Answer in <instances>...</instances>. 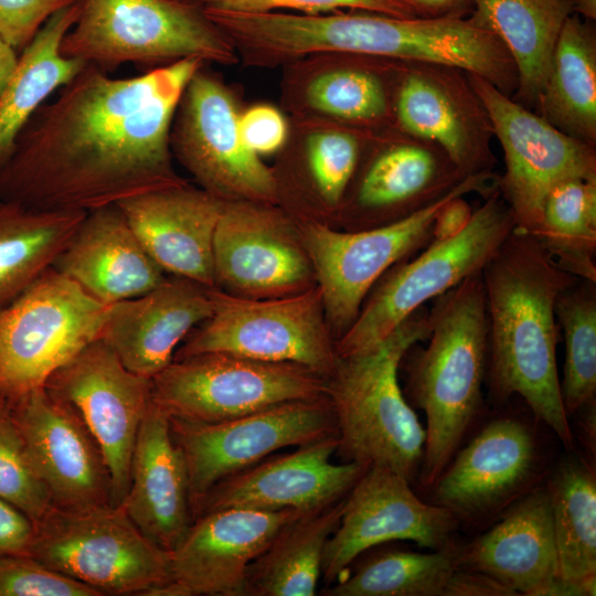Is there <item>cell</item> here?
<instances>
[{
	"label": "cell",
	"mask_w": 596,
	"mask_h": 596,
	"mask_svg": "<svg viewBox=\"0 0 596 596\" xmlns=\"http://www.w3.org/2000/svg\"><path fill=\"white\" fill-rule=\"evenodd\" d=\"M205 64L183 58L128 78L84 66L22 130L0 173V201L89 212L185 183L173 168L170 132L189 81Z\"/></svg>",
	"instance_id": "obj_1"
},
{
	"label": "cell",
	"mask_w": 596,
	"mask_h": 596,
	"mask_svg": "<svg viewBox=\"0 0 596 596\" xmlns=\"http://www.w3.org/2000/svg\"><path fill=\"white\" fill-rule=\"evenodd\" d=\"M488 315V380L498 402L521 396L567 450L574 434L556 365L555 302L578 278L531 234L513 230L481 270Z\"/></svg>",
	"instance_id": "obj_2"
},
{
	"label": "cell",
	"mask_w": 596,
	"mask_h": 596,
	"mask_svg": "<svg viewBox=\"0 0 596 596\" xmlns=\"http://www.w3.org/2000/svg\"><path fill=\"white\" fill-rule=\"evenodd\" d=\"M433 300L428 344L403 355L408 404L426 416L418 472L424 488L434 486L479 414L489 353L481 272Z\"/></svg>",
	"instance_id": "obj_3"
},
{
	"label": "cell",
	"mask_w": 596,
	"mask_h": 596,
	"mask_svg": "<svg viewBox=\"0 0 596 596\" xmlns=\"http://www.w3.org/2000/svg\"><path fill=\"white\" fill-rule=\"evenodd\" d=\"M423 306L372 349L338 358L327 379L343 462L390 469L412 482L422 465L426 433L400 387L405 352L428 339Z\"/></svg>",
	"instance_id": "obj_4"
},
{
	"label": "cell",
	"mask_w": 596,
	"mask_h": 596,
	"mask_svg": "<svg viewBox=\"0 0 596 596\" xmlns=\"http://www.w3.org/2000/svg\"><path fill=\"white\" fill-rule=\"evenodd\" d=\"M281 39L294 60L360 54L435 63L480 76L510 97L518 87V72L504 45L467 18H398L361 10L291 14Z\"/></svg>",
	"instance_id": "obj_5"
},
{
	"label": "cell",
	"mask_w": 596,
	"mask_h": 596,
	"mask_svg": "<svg viewBox=\"0 0 596 596\" xmlns=\"http://www.w3.org/2000/svg\"><path fill=\"white\" fill-rule=\"evenodd\" d=\"M60 53L107 73L127 63L151 70L190 57L222 65L238 61L193 0H81Z\"/></svg>",
	"instance_id": "obj_6"
},
{
	"label": "cell",
	"mask_w": 596,
	"mask_h": 596,
	"mask_svg": "<svg viewBox=\"0 0 596 596\" xmlns=\"http://www.w3.org/2000/svg\"><path fill=\"white\" fill-rule=\"evenodd\" d=\"M483 198L459 234L432 241L414 259L400 262L381 277L353 323L336 342L338 356L372 349L427 301L482 270L515 227L498 188Z\"/></svg>",
	"instance_id": "obj_7"
},
{
	"label": "cell",
	"mask_w": 596,
	"mask_h": 596,
	"mask_svg": "<svg viewBox=\"0 0 596 596\" xmlns=\"http://www.w3.org/2000/svg\"><path fill=\"white\" fill-rule=\"evenodd\" d=\"M28 554L102 596H149L171 581L170 552L149 540L121 505H53L34 522Z\"/></svg>",
	"instance_id": "obj_8"
},
{
	"label": "cell",
	"mask_w": 596,
	"mask_h": 596,
	"mask_svg": "<svg viewBox=\"0 0 596 596\" xmlns=\"http://www.w3.org/2000/svg\"><path fill=\"white\" fill-rule=\"evenodd\" d=\"M498 178L494 172L468 175L434 203L381 226L340 232L319 222L305 223L300 238L330 328L339 337L345 332L377 280L432 242L433 222L445 202L469 193L485 196L498 187Z\"/></svg>",
	"instance_id": "obj_9"
},
{
	"label": "cell",
	"mask_w": 596,
	"mask_h": 596,
	"mask_svg": "<svg viewBox=\"0 0 596 596\" xmlns=\"http://www.w3.org/2000/svg\"><path fill=\"white\" fill-rule=\"evenodd\" d=\"M211 316L183 340L173 360L227 353L252 360L295 363L324 376L333 371L338 354L319 288L255 298L210 288Z\"/></svg>",
	"instance_id": "obj_10"
},
{
	"label": "cell",
	"mask_w": 596,
	"mask_h": 596,
	"mask_svg": "<svg viewBox=\"0 0 596 596\" xmlns=\"http://www.w3.org/2000/svg\"><path fill=\"white\" fill-rule=\"evenodd\" d=\"M108 305L50 267L0 309V397L43 386L50 375L100 338Z\"/></svg>",
	"instance_id": "obj_11"
},
{
	"label": "cell",
	"mask_w": 596,
	"mask_h": 596,
	"mask_svg": "<svg viewBox=\"0 0 596 596\" xmlns=\"http://www.w3.org/2000/svg\"><path fill=\"white\" fill-rule=\"evenodd\" d=\"M327 379L300 364L202 353L173 360L155 375L151 402L171 419L216 423L327 396Z\"/></svg>",
	"instance_id": "obj_12"
},
{
	"label": "cell",
	"mask_w": 596,
	"mask_h": 596,
	"mask_svg": "<svg viewBox=\"0 0 596 596\" xmlns=\"http://www.w3.org/2000/svg\"><path fill=\"white\" fill-rule=\"evenodd\" d=\"M234 92L203 65L189 81L170 132L172 155L201 189L223 201L273 204V170L244 143Z\"/></svg>",
	"instance_id": "obj_13"
},
{
	"label": "cell",
	"mask_w": 596,
	"mask_h": 596,
	"mask_svg": "<svg viewBox=\"0 0 596 596\" xmlns=\"http://www.w3.org/2000/svg\"><path fill=\"white\" fill-rule=\"evenodd\" d=\"M468 77L504 155L498 190L512 211L514 230L533 235L554 185L572 178H596V147L556 129L482 77L469 73Z\"/></svg>",
	"instance_id": "obj_14"
},
{
	"label": "cell",
	"mask_w": 596,
	"mask_h": 596,
	"mask_svg": "<svg viewBox=\"0 0 596 596\" xmlns=\"http://www.w3.org/2000/svg\"><path fill=\"white\" fill-rule=\"evenodd\" d=\"M188 470L191 509L219 481L287 447L337 434L327 396L298 400L216 423L171 419Z\"/></svg>",
	"instance_id": "obj_15"
},
{
	"label": "cell",
	"mask_w": 596,
	"mask_h": 596,
	"mask_svg": "<svg viewBox=\"0 0 596 596\" xmlns=\"http://www.w3.org/2000/svg\"><path fill=\"white\" fill-rule=\"evenodd\" d=\"M67 403L98 444L111 481V504L120 505L130 481L131 456L151 403V379L128 370L102 339L82 349L43 385Z\"/></svg>",
	"instance_id": "obj_16"
},
{
	"label": "cell",
	"mask_w": 596,
	"mask_h": 596,
	"mask_svg": "<svg viewBox=\"0 0 596 596\" xmlns=\"http://www.w3.org/2000/svg\"><path fill=\"white\" fill-rule=\"evenodd\" d=\"M458 523L447 509L422 501L401 475L369 467L344 498L339 525L324 547L321 577L333 584L360 555L391 541L450 546Z\"/></svg>",
	"instance_id": "obj_17"
},
{
	"label": "cell",
	"mask_w": 596,
	"mask_h": 596,
	"mask_svg": "<svg viewBox=\"0 0 596 596\" xmlns=\"http://www.w3.org/2000/svg\"><path fill=\"white\" fill-rule=\"evenodd\" d=\"M393 127L441 148L460 172H493L489 114L468 73L454 66L404 62L393 100Z\"/></svg>",
	"instance_id": "obj_18"
},
{
	"label": "cell",
	"mask_w": 596,
	"mask_h": 596,
	"mask_svg": "<svg viewBox=\"0 0 596 596\" xmlns=\"http://www.w3.org/2000/svg\"><path fill=\"white\" fill-rule=\"evenodd\" d=\"M272 205L224 201L213 240L215 287L255 298L309 288L313 269L301 238Z\"/></svg>",
	"instance_id": "obj_19"
},
{
	"label": "cell",
	"mask_w": 596,
	"mask_h": 596,
	"mask_svg": "<svg viewBox=\"0 0 596 596\" xmlns=\"http://www.w3.org/2000/svg\"><path fill=\"white\" fill-rule=\"evenodd\" d=\"M12 419L53 505L111 504L104 455L77 413L44 386L8 400ZM113 505V504H111Z\"/></svg>",
	"instance_id": "obj_20"
},
{
	"label": "cell",
	"mask_w": 596,
	"mask_h": 596,
	"mask_svg": "<svg viewBox=\"0 0 596 596\" xmlns=\"http://www.w3.org/2000/svg\"><path fill=\"white\" fill-rule=\"evenodd\" d=\"M465 178L441 148L389 127L365 145L348 191L350 211L358 230L385 225L434 203Z\"/></svg>",
	"instance_id": "obj_21"
},
{
	"label": "cell",
	"mask_w": 596,
	"mask_h": 596,
	"mask_svg": "<svg viewBox=\"0 0 596 596\" xmlns=\"http://www.w3.org/2000/svg\"><path fill=\"white\" fill-rule=\"evenodd\" d=\"M533 433L521 421H491L457 451L430 488L432 503L457 520L479 522L503 512L539 479Z\"/></svg>",
	"instance_id": "obj_22"
},
{
	"label": "cell",
	"mask_w": 596,
	"mask_h": 596,
	"mask_svg": "<svg viewBox=\"0 0 596 596\" xmlns=\"http://www.w3.org/2000/svg\"><path fill=\"white\" fill-rule=\"evenodd\" d=\"M338 436L273 454L214 485L194 505L193 520L223 508L308 512L344 498L369 468L333 462Z\"/></svg>",
	"instance_id": "obj_23"
},
{
	"label": "cell",
	"mask_w": 596,
	"mask_h": 596,
	"mask_svg": "<svg viewBox=\"0 0 596 596\" xmlns=\"http://www.w3.org/2000/svg\"><path fill=\"white\" fill-rule=\"evenodd\" d=\"M302 513L223 508L196 517L170 552V583L177 596H245L251 564Z\"/></svg>",
	"instance_id": "obj_24"
},
{
	"label": "cell",
	"mask_w": 596,
	"mask_h": 596,
	"mask_svg": "<svg viewBox=\"0 0 596 596\" xmlns=\"http://www.w3.org/2000/svg\"><path fill=\"white\" fill-rule=\"evenodd\" d=\"M223 204V200L185 182L116 205L164 273L215 287L213 240Z\"/></svg>",
	"instance_id": "obj_25"
},
{
	"label": "cell",
	"mask_w": 596,
	"mask_h": 596,
	"mask_svg": "<svg viewBox=\"0 0 596 596\" xmlns=\"http://www.w3.org/2000/svg\"><path fill=\"white\" fill-rule=\"evenodd\" d=\"M210 288L172 276L156 288L108 306L100 334L131 372L152 379L213 309Z\"/></svg>",
	"instance_id": "obj_26"
},
{
	"label": "cell",
	"mask_w": 596,
	"mask_h": 596,
	"mask_svg": "<svg viewBox=\"0 0 596 596\" xmlns=\"http://www.w3.org/2000/svg\"><path fill=\"white\" fill-rule=\"evenodd\" d=\"M460 567L497 581L513 595L546 596L560 577L550 494L535 487L489 531L457 547Z\"/></svg>",
	"instance_id": "obj_27"
},
{
	"label": "cell",
	"mask_w": 596,
	"mask_h": 596,
	"mask_svg": "<svg viewBox=\"0 0 596 596\" xmlns=\"http://www.w3.org/2000/svg\"><path fill=\"white\" fill-rule=\"evenodd\" d=\"M52 267L108 306L140 296L167 277L116 204L87 212Z\"/></svg>",
	"instance_id": "obj_28"
},
{
	"label": "cell",
	"mask_w": 596,
	"mask_h": 596,
	"mask_svg": "<svg viewBox=\"0 0 596 596\" xmlns=\"http://www.w3.org/2000/svg\"><path fill=\"white\" fill-rule=\"evenodd\" d=\"M120 505L149 540L168 552L193 521L184 457L169 417L152 402L138 430L129 487Z\"/></svg>",
	"instance_id": "obj_29"
},
{
	"label": "cell",
	"mask_w": 596,
	"mask_h": 596,
	"mask_svg": "<svg viewBox=\"0 0 596 596\" xmlns=\"http://www.w3.org/2000/svg\"><path fill=\"white\" fill-rule=\"evenodd\" d=\"M307 57L297 84L299 108L326 121L379 131L393 127V100L403 61L360 54Z\"/></svg>",
	"instance_id": "obj_30"
},
{
	"label": "cell",
	"mask_w": 596,
	"mask_h": 596,
	"mask_svg": "<svg viewBox=\"0 0 596 596\" xmlns=\"http://www.w3.org/2000/svg\"><path fill=\"white\" fill-rule=\"evenodd\" d=\"M572 13L571 0H475L467 17L504 45L518 72L511 98L532 111L538 108L562 28Z\"/></svg>",
	"instance_id": "obj_31"
},
{
	"label": "cell",
	"mask_w": 596,
	"mask_h": 596,
	"mask_svg": "<svg viewBox=\"0 0 596 596\" xmlns=\"http://www.w3.org/2000/svg\"><path fill=\"white\" fill-rule=\"evenodd\" d=\"M81 0L56 12L19 54L18 64L0 93V173L32 116L86 64L60 53L63 36L76 22Z\"/></svg>",
	"instance_id": "obj_32"
},
{
	"label": "cell",
	"mask_w": 596,
	"mask_h": 596,
	"mask_svg": "<svg viewBox=\"0 0 596 596\" xmlns=\"http://www.w3.org/2000/svg\"><path fill=\"white\" fill-rule=\"evenodd\" d=\"M344 498L285 524L251 564L245 596L315 595L324 547L339 525Z\"/></svg>",
	"instance_id": "obj_33"
},
{
	"label": "cell",
	"mask_w": 596,
	"mask_h": 596,
	"mask_svg": "<svg viewBox=\"0 0 596 596\" xmlns=\"http://www.w3.org/2000/svg\"><path fill=\"white\" fill-rule=\"evenodd\" d=\"M567 136L596 147V29L572 13L565 21L535 110Z\"/></svg>",
	"instance_id": "obj_34"
},
{
	"label": "cell",
	"mask_w": 596,
	"mask_h": 596,
	"mask_svg": "<svg viewBox=\"0 0 596 596\" xmlns=\"http://www.w3.org/2000/svg\"><path fill=\"white\" fill-rule=\"evenodd\" d=\"M560 577L596 593V473L583 458L563 460L546 486Z\"/></svg>",
	"instance_id": "obj_35"
},
{
	"label": "cell",
	"mask_w": 596,
	"mask_h": 596,
	"mask_svg": "<svg viewBox=\"0 0 596 596\" xmlns=\"http://www.w3.org/2000/svg\"><path fill=\"white\" fill-rule=\"evenodd\" d=\"M86 213L0 201V309L52 267Z\"/></svg>",
	"instance_id": "obj_36"
},
{
	"label": "cell",
	"mask_w": 596,
	"mask_h": 596,
	"mask_svg": "<svg viewBox=\"0 0 596 596\" xmlns=\"http://www.w3.org/2000/svg\"><path fill=\"white\" fill-rule=\"evenodd\" d=\"M453 545L419 553L383 549L323 590L328 596H449L460 570Z\"/></svg>",
	"instance_id": "obj_37"
},
{
	"label": "cell",
	"mask_w": 596,
	"mask_h": 596,
	"mask_svg": "<svg viewBox=\"0 0 596 596\" xmlns=\"http://www.w3.org/2000/svg\"><path fill=\"white\" fill-rule=\"evenodd\" d=\"M532 236L558 267L596 281V178H572L554 185Z\"/></svg>",
	"instance_id": "obj_38"
},
{
	"label": "cell",
	"mask_w": 596,
	"mask_h": 596,
	"mask_svg": "<svg viewBox=\"0 0 596 596\" xmlns=\"http://www.w3.org/2000/svg\"><path fill=\"white\" fill-rule=\"evenodd\" d=\"M565 359L560 389L567 417L596 402V281L578 278L556 298Z\"/></svg>",
	"instance_id": "obj_39"
},
{
	"label": "cell",
	"mask_w": 596,
	"mask_h": 596,
	"mask_svg": "<svg viewBox=\"0 0 596 596\" xmlns=\"http://www.w3.org/2000/svg\"><path fill=\"white\" fill-rule=\"evenodd\" d=\"M369 131L323 121L306 136L305 155L312 183L330 207L344 203L358 170Z\"/></svg>",
	"instance_id": "obj_40"
},
{
	"label": "cell",
	"mask_w": 596,
	"mask_h": 596,
	"mask_svg": "<svg viewBox=\"0 0 596 596\" xmlns=\"http://www.w3.org/2000/svg\"><path fill=\"white\" fill-rule=\"evenodd\" d=\"M0 498L33 522L52 507L47 487L36 471L12 419L9 402L0 397Z\"/></svg>",
	"instance_id": "obj_41"
},
{
	"label": "cell",
	"mask_w": 596,
	"mask_h": 596,
	"mask_svg": "<svg viewBox=\"0 0 596 596\" xmlns=\"http://www.w3.org/2000/svg\"><path fill=\"white\" fill-rule=\"evenodd\" d=\"M0 596H102L25 553L0 555Z\"/></svg>",
	"instance_id": "obj_42"
},
{
	"label": "cell",
	"mask_w": 596,
	"mask_h": 596,
	"mask_svg": "<svg viewBox=\"0 0 596 596\" xmlns=\"http://www.w3.org/2000/svg\"><path fill=\"white\" fill-rule=\"evenodd\" d=\"M203 11L237 13L284 12L304 15L361 10L398 18H416L396 0H193Z\"/></svg>",
	"instance_id": "obj_43"
},
{
	"label": "cell",
	"mask_w": 596,
	"mask_h": 596,
	"mask_svg": "<svg viewBox=\"0 0 596 596\" xmlns=\"http://www.w3.org/2000/svg\"><path fill=\"white\" fill-rule=\"evenodd\" d=\"M78 0H0V38L19 54L56 12Z\"/></svg>",
	"instance_id": "obj_44"
},
{
	"label": "cell",
	"mask_w": 596,
	"mask_h": 596,
	"mask_svg": "<svg viewBox=\"0 0 596 596\" xmlns=\"http://www.w3.org/2000/svg\"><path fill=\"white\" fill-rule=\"evenodd\" d=\"M238 128L245 146L259 157L280 150L289 137L285 116L268 104L253 105L242 111Z\"/></svg>",
	"instance_id": "obj_45"
},
{
	"label": "cell",
	"mask_w": 596,
	"mask_h": 596,
	"mask_svg": "<svg viewBox=\"0 0 596 596\" xmlns=\"http://www.w3.org/2000/svg\"><path fill=\"white\" fill-rule=\"evenodd\" d=\"M34 522L14 505L0 498V555L28 554Z\"/></svg>",
	"instance_id": "obj_46"
},
{
	"label": "cell",
	"mask_w": 596,
	"mask_h": 596,
	"mask_svg": "<svg viewBox=\"0 0 596 596\" xmlns=\"http://www.w3.org/2000/svg\"><path fill=\"white\" fill-rule=\"evenodd\" d=\"M472 212L465 196L449 199L436 213L432 226V241H444L459 234L470 221Z\"/></svg>",
	"instance_id": "obj_47"
},
{
	"label": "cell",
	"mask_w": 596,
	"mask_h": 596,
	"mask_svg": "<svg viewBox=\"0 0 596 596\" xmlns=\"http://www.w3.org/2000/svg\"><path fill=\"white\" fill-rule=\"evenodd\" d=\"M416 18H467L475 0H396Z\"/></svg>",
	"instance_id": "obj_48"
},
{
	"label": "cell",
	"mask_w": 596,
	"mask_h": 596,
	"mask_svg": "<svg viewBox=\"0 0 596 596\" xmlns=\"http://www.w3.org/2000/svg\"><path fill=\"white\" fill-rule=\"evenodd\" d=\"M19 53L0 38V93L11 77Z\"/></svg>",
	"instance_id": "obj_49"
},
{
	"label": "cell",
	"mask_w": 596,
	"mask_h": 596,
	"mask_svg": "<svg viewBox=\"0 0 596 596\" xmlns=\"http://www.w3.org/2000/svg\"><path fill=\"white\" fill-rule=\"evenodd\" d=\"M595 403L589 404L582 408L581 411H584V418L582 421V434L584 435V441L587 445V448L589 449V453L595 456V440H596V413H595Z\"/></svg>",
	"instance_id": "obj_50"
},
{
	"label": "cell",
	"mask_w": 596,
	"mask_h": 596,
	"mask_svg": "<svg viewBox=\"0 0 596 596\" xmlns=\"http://www.w3.org/2000/svg\"><path fill=\"white\" fill-rule=\"evenodd\" d=\"M572 12L582 19L595 22L596 0H571Z\"/></svg>",
	"instance_id": "obj_51"
}]
</instances>
